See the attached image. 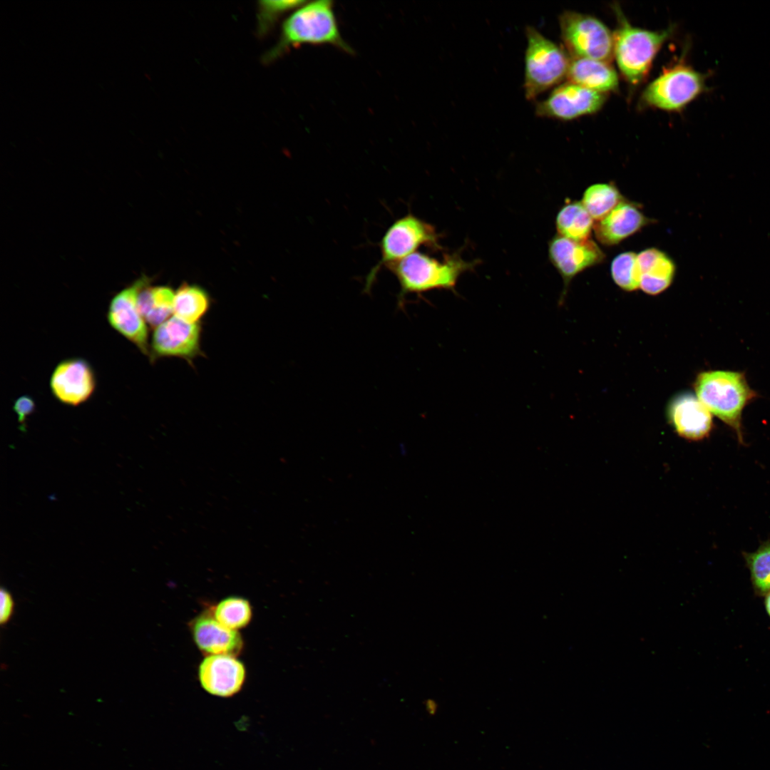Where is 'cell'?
<instances>
[{
    "instance_id": "6da1fadb",
    "label": "cell",
    "mask_w": 770,
    "mask_h": 770,
    "mask_svg": "<svg viewBox=\"0 0 770 770\" xmlns=\"http://www.w3.org/2000/svg\"><path fill=\"white\" fill-rule=\"evenodd\" d=\"M331 45L349 54L354 50L339 30L333 2L327 0L305 2L284 21L279 38L263 60L270 63L291 48L299 45Z\"/></svg>"
},
{
    "instance_id": "7a4b0ae2",
    "label": "cell",
    "mask_w": 770,
    "mask_h": 770,
    "mask_svg": "<svg viewBox=\"0 0 770 770\" xmlns=\"http://www.w3.org/2000/svg\"><path fill=\"white\" fill-rule=\"evenodd\" d=\"M697 397L707 409L736 433L743 441L741 415L744 408L758 396L744 373L714 370L699 373L694 381Z\"/></svg>"
},
{
    "instance_id": "3957f363",
    "label": "cell",
    "mask_w": 770,
    "mask_h": 770,
    "mask_svg": "<svg viewBox=\"0 0 770 770\" xmlns=\"http://www.w3.org/2000/svg\"><path fill=\"white\" fill-rule=\"evenodd\" d=\"M613 10L617 19L613 33V57L625 80L637 86L648 75L657 53L672 34L673 28L650 31L635 27L618 6L615 5Z\"/></svg>"
},
{
    "instance_id": "277c9868",
    "label": "cell",
    "mask_w": 770,
    "mask_h": 770,
    "mask_svg": "<svg viewBox=\"0 0 770 770\" xmlns=\"http://www.w3.org/2000/svg\"><path fill=\"white\" fill-rule=\"evenodd\" d=\"M471 266V263L459 257H448L439 261L415 252L386 267L400 285L398 304L402 307L409 294H421L436 289H453L460 275Z\"/></svg>"
},
{
    "instance_id": "5b68a950",
    "label": "cell",
    "mask_w": 770,
    "mask_h": 770,
    "mask_svg": "<svg viewBox=\"0 0 770 770\" xmlns=\"http://www.w3.org/2000/svg\"><path fill=\"white\" fill-rule=\"evenodd\" d=\"M710 74L697 71L681 60L664 68L647 86L641 95L640 105L666 111H680L709 91L707 81Z\"/></svg>"
},
{
    "instance_id": "8992f818",
    "label": "cell",
    "mask_w": 770,
    "mask_h": 770,
    "mask_svg": "<svg viewBox=\"0 0 770 770\" xmlns=\"http://www.w3.org/2000/svg\"><path fill=\"white\" fill-rule=\"evenodd\" d=\"M525 35L523 87L525 98L533 101L567 78L571 58L535 27L528 26Z\"/></svg>"
},
{
    "instance_id": "52a82bcc",
    "label": "cell",
    "mask_w": 770,
    "mask_h": 770,
    "mask_svg": "<svg viewBox=\"0 0 770 770\" xmlns=\"http://www.w3.org/2000/svg\"><path fill=\"white\" fill-rule=\"evenodd\" d=\"M561 38L572 58L612 61L613 33L598 19L565 11L559 17Z\"/></svg>"
},
{
    "instance_id": "ba28073f",
    "label": "cell",
    "mask_w": 770,
    "mask_h": 770,
    "mask_svg": "<svg viewBox=\"0 0 770 770\" xmlns=\"http://www.w3.org/2000/svg\"><path fill=\"white\" fill-rule=\"evenodd\" d=\"M437 240L433 227L411 213L395 220L381 240V259L368 274L364 291L367 292L371 289L383 266L400 261L421 245L435 246Z\"/></svg>"
},
{
    "instance_id": "9c48e42d",
    "label": "cell",
    "mask_w": 770,
    "mask_h": 770,
    "mask_svg": "<svg viewBox=\"0 0 770 770\" xmlns=\"http://www.w3.org/2000/svg\"><path fill=\"white\" fill-rule=\"evenodd\" d=\"M607 98V94L568 81L536 104L535 114L541 118L571 120L597 112Z\"/></svg>"
},
{
    "instance_id": "30bf717a",
    "label": "cell",
    "mask_w": 770,
    "mask_h": 770,
    "mask_svg": "<svg viewBox=\"0 0 770 770\" xmlns=\"http://www.w3.org/2000/svg\"><path fill=\"white\" fill-rule=\"evenodd\" d=\"M148 282L146 278L139 279L115 295L111 301L107 316L110 325L115 331L143 354L150 356L147 323L137 306L138 293Z\"/></svg>"
},
{
    "instance_id": "8fae6325",
    "label": "cell",
    "mask_w": 770,
    "mask_h": 770,
    "mask_svg": "<svg viewBox=\"0 0 770 770\" xmlns=\"http://www.w3.org/2000/svg\"><path fill=\"white\" fill-rule=\"evenodd\" d=\"M201 326L175 316L155 328L150 346V359L179 357L191 361L200 354Z\"/></svg>"
},
{
    "instance_id": "7c38bea8",
    "label": "cell",
    "mask_w": 770,
    "mask_h": 770,
    "mask_svg": "<svg viewBox=\"0 0 770 770\" xmlns=\"http://www.w3.org/2000/svg\"><path fill=\"white\" fill-rule=\"evenodd\" d=\"M96 376L89 363L81 358L61 361L50 380L53 395L63 404L76 406L86 402L96 389Z\"/></svg>"
},
{
    "instance_id": "4fadbf2b",
    "label": "cell",
    "mask_w": 770,
    "mask_h": 770,
    "mask_svg": "<svg viewBox=\"0 0 770 770\" xmlns=\"http://www.w3.org/2000/svg\"><path fill=\"white\" fill-rule=\"evenodd\" d=\"M549 258L561 275L564 286H568L577 274L587 268L603 262L605 255L592 240L575 241L560 235L549 243Z\"/></svg>"
},
{
    "instance_id": "5bb4252c",
    "label": "cell",
    "mask_w": 770,
    "mask_h": 770,
    "mask_svg": "<svg viewBox=\"0 0 770 770\" xmlns=\"http://www.w3.org/2000/svg\"><path fill=\"white\" fill-rule=\"evenodd\" d=\"M199 680L209 694L230 697L238 693L245 682L244 664L231 655H208L199 666Z\"/></svg>"
},
{
    "instance_id": "9a60e30c",
    "label": "cell",
    "mask_w": 770,
    "mask_h": 770,
    "mask_svg": "<svg viewBox=\"0 0 770 770\" xmlns=\"http://www.w3.org/2000/svg\"><path fill=\"white\" fill-rule=\"evenodd\" d=\"M190 630L199 650L208 655L237 656L242 650L243 641L237 630L220 624L213 611L207 610L193 619Z\"/></svg>"
},
{
    "instance_id": "2e32d148",
    "label": "cell",
    "mask_w": 770,
    "mask_h": 770,
    "mask_svg": "<svg viewBox=\"0 0 770 770\" xmlns=\"http://www.w3.org/2000/svg\"><path fill=\"white\" fill-rule=\"evenodd\" d=\"M667 415L677 433L687 439H702L712 428L711 412L689 393L674 396L669 404Z\"/></svg>"
},
{
    "instance_id": "e0dca14e",
    "label": "cell",
    "mask_w": 770,
    "mask_h": 770,
    "mask_svg": "<svg viewBox=\"0 0 770 770\" xmlns=\"http://www.w3.org/2000/svg\"><path fill=\"white\" fill-rule=\"evenodd\" d=\"M650 222L638 205L624 199L607 215L594 223L593 230L600 243L612 246L637 232Z\"/></svg>"
},
{
    "instance_id": "ac0fdd59",
    "label": "cell",
    "mask_w": 770,
    "mask_h": 770,
    "mask_svg": "<svg viewBox=\"0 0 770 770\" xmlns=\"http://www.w3.org/2000/svg\"><path fill=\"white\" fill-rule=\"evenodd\" d=\"M569 82L607 94L619 87L618 75L610 62L572 58L567 74Z\"/></svg>"
},
{
    "instance_id": "d6986e66",
    "label": "cell",
    "mask_w": 770,
    "mask_h": 770,
    "mask_svg": "<svg viewBox=\"0 0 770 770\" xmlns=\"http://www.w3.org/2000/svg\"><path fill=\"white\" fill-rule=\"evenodd\" d=\"M640 270V287L645 293L658 294L672 284L676 271L672 259L663 251L647 248L637 254Z\"/></svg>"
},
{
    "instance_id": "ffe728a7",
    "label": "cell",
    "mask_w": 770,
    "mask_h": 770,
    "mask_svg": "<svg viewBox=\"0 0 770 770\" xmlns=\"http://www.w3.org/2000/svg\"><path fill=\"white\" fill-rule=\"evenodd\" d=\"M175 293L168 287H151L147 282L140 290L137 299L138 311L147 324L156 328L173 313Z\"/></svg>"
},
{
    "instance_id": "44dd1931",
    "label": "cell",
    "mask_w": 770,
    "mask_h": 770,
    "mask_svg": "<svg viewBox=\"0 0 770 770\" xmlns=\"http://www.w3.org/2000/svg\"><path fill=\"white\" fill-rule=\"evenodd\" d=\"M558 235L575 241L589 239L594 222L581 202L573 201L565 204L556 216Z\"/></svg>"
},
{
    "instance_id": "7402d4cb",
    "label": "cell",
    "mask_w": 770,
    "mask_h": 770,
    "mask_svg": "<svg viewBox=\"0 0 770 770\" xmlns=\"http://www.w3.org/2000/svg\"><path fill=\"white\" fill-rule=\"evenodd\" d=\"M210 305V299L205 290L197 285L183 284L175 293L173 314L188 323H199Z\"/></svg>"
},
{
    "instance_id": "603a6c76",
    "label": "cell",
    "mask_w": 770,
    "mask_h": 770,
    "mask_svg": "<svg viewBox=\"0 0 770 770\" xmlns=\"http://www.w3.org/2000/svg\"><path fill=\"white\" fill-rule=\"evenodd\" d=\"M624 198L612 183H596L583 193L582 204L591 217L598 221L607 215Z\"/></svg>"
},
{
    "instance_id": "cb8c5ba5",
    "label": "cell",
    "mask_w": 770,
    "mask_h": 770,
    "mask_svg": "<svg viewBox=\"0 0 770 770\" xmlns=\"http://www.w3.org/2000/svg\"><path fill=\"white\" fill-rule=\"evenodd\" d=\"M212 611L215 618L220 624L237 631L247 626L252 618L250 602L240 597H230L222 600Z\"/></svg>"
},
{
    "instance_id": "d4e9b609",
    "label": "cell",
    "mask_w": 770,
    "mask_h": 770,
    "mask_svg": "<svg viewBox=\"0 0 770 770\" xmlns=\"http://www.w3.org/2000/svg\"><path fill=\"white\" fill-rule=\"evenodd\" d=\"M610 271L613 281L622 289L631 292L640 287V270L637 254L633 252L619 254L612 261Z\"/></svg>"
},
{
    "instance_id": "484cf974",
    "label": "cell",
    "mask_w": 770,
    "mask_h": 770,
    "mask_svg": "<svg viewBox=\"0 0 770 770\" xmlns=\"http://www.w3.org/2000/svg\"><path fill=\"white\" fill-rule=\"evenodd\" d=\"M754 587L760 593L770 592V543L761 545L757 550L746 555Z\"/></svg>"
},
{
    "instance_id": "4316f807",
    "label": "cell",
    "mask_w": 770,
    "mask_h": 770,
    "mask_svg": "<svg viewBox=\"0 0 770 770\" xmlns=\"http://www.w3.org/2000/svg\"><path fill=\"white\" fill-rule=\"evenodd\" d=\"M304 1H261L258 4L257 31L258 34H267L279 21L288 12H292L304 4Z\"/></svg>"
},
{
    "instance_id": "83f0119b",
    "label": "cell",
    "mask_w": 770,
    "mask_h": 770,
    "mask_svg": "<svg viewBox=\"0 0 770 770\" xmlns=\"http://www.w3.org/2000/svg\"><path fill=\"white\" fill-rule=\"evenodd\" d=\"M35 409L34 401L28 396H22L17 399L14 404V410L16 413L19 422L24 430L25 421Z\"/></svg>"
},
{
    "instance_id": "f1b7e54d",
    "label": "cell",
    "mask_w": 770,
    "mask_h": 770,
    "mask_svg": "<svg viewBox=\"0 0 770 770\" xmlns=\"http://www.w3.org/2000/svg\"><path fill=\"white\" fill-rule=\"evenodd\" d=\"M0 623L3 625L7 623L11 617L14 612V602L11 594L3 587H1L0 591Z\"/></svg>"
},
{
    "instance_id": "f546056e",
    "label": "cell",
    "mask_w": 770,
    "mask_h": 770,
    "mask_svg": "<svg viewBox=\"0 0 770 770\" xmlns=\"http://www.w3.org/2000/svg\"><path fill=\"white\" fill-rule=\"evenodd\" d=\"M765 605H766V610H767V612H768V613H769V615L770 616V592L766 594V600H765Z\"/></svg>"
}]
</instances>
